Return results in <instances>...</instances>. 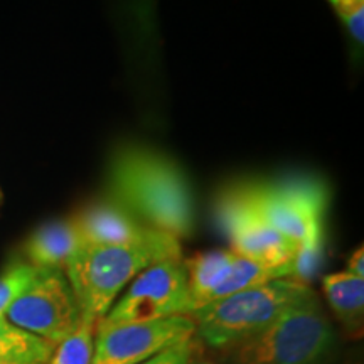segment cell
Masks as SVG:
<instances>
[{
    "mask_svg": "<svg viewBox=\"0 0 364 364\" xmlns=\"http://www.w3.org/2000/svg\"><path fill=\"white\" fill-rule=\"evenodd\" d=\"M85 247L78 226L73 218L46 223L24 243L26 262L36 268L63 270L76 253Z\"/></svg>",
    "mask_w": 364,
    "mask_h": 364,
    "instance_id": "obj_11",
    "label": "cell"
},
{
    "mask_svg": "<svg viewBox=\"0 0 364 364\" xmlns=\"http://www.w3.org/2000/svg\"><path fill=\"white\" fill-rule=\"evenodd\" d=\"M38 272L39 268L33 267L29 262L17 260L0 273V317H6L12 304L33 284Z\"/></svg>",
    "mask_w": 364,
    "mask_h": 364,
    "instance_id": "obj_16",
    "label": "cell"
},
{
    "mask_svg": "<svg viewBox=\"0 0 364 364\" xmlns=\"http://www.w3.org/2000/svg\"><path fill=\"white\" fill-rule=\"evenodd\" d=\"M181 257L179 240L156 230L147 238L122 247L85 245L68 263L65 273L81 311L100 321L140 272L157 262Z\"/></svg>",
    "mask_w": 364,
    "mask_h": 364,
    "instance_id": "obj_2",
    "label": "cell"
},
{
    "mask_svg": "<svg viewBox=\"0 0 364 364\" xmlns=\"http://www.w3.org/2000/svg\"><path fill=\"white\" fill-rule=\"evenodd\" d=\"M194 356V338L184 341V343L174 346V348L166 349V351L157 354V356L147 359V361L139 364H189Z\"/></svg>",
    "mask_w": 364,
    "mask_h": 364,
    "instance_id": "obj_18",
    "label": "cell"
},
{
    "mask_svg": "<svg viewBox=\"0 0 364 364\" xmlns=\"http://www.w3.org/2000/svg\"><path fill=\"white\" fill-rule=\"evenodd\" d=\"M322 290L332 312L349 331H361L364 314V279L349 272L322 279Z\"/></svg>",
    "mask_w": 364,
    "mask_h": 364,
    "instance_id": "obj_13",
    "label": "cell"
},
{
    "mask_svg": "<svg viewBox=\"0 0 364 364\" xmlns=\"http://www.w3.org/2000/svg\"><path fill=\"white\" fill-rule=\"evenodd\" d=\"M235 257L236 253L231 250H215L198 253L184 260L188 272L191 314L211 302L213 295L230 273Z\"/></svg>",
    "mask_w": 364,
    "mask_h": 364,
    "instance_id": "obj_12",
    "label": "cell"
},
{
    "mask_svg": "<svg viewBox=\"0 0 364 364\" xmlns=\"http://www.w3.org/2000/svg\"><path fill=\"white\" fill-rule=\"evenodd\" d=\"M316 297L311 285L277 279L208 304L191 314L196 334L209 348L226 349L268 329L294 307Z\"/></svg>",
    "mask_w": 364,
    "mask_h": 364,
    "instance_id": "obj_3",
    "label": "cell"
},
{
    "mask_svg": "<svg viewBox=\"0 0 364 364\" xmlns=\"http://www.w3.org/2000/svg\"><path fill=\"white\" fill-rule=\"evenodd\" d=\"M189 364H216V363H211V361H191Z\"/></svg>",
    "mask_w": 364,
    "mask_h": 364,
    "instance_id": "obj_20",
    "label": "cell"
},
{
    "mask_svg": "<svg viewBox=\"0 0 364 364\" xmlns=\"http://www.w3.org/2000/svg\"><path fill=\"white\" fill-rule=\"evenodd\" d=\"M54 351V344L16 327L0 317V363H46Z\"/></svg>",
    "mask_w": 364,
    "mask_h": 364,
    "instance_id": "obj_14",
    "label": "cell"
},
{
    "mask_svg": "<svg viewBox=\"0 0 364 364\" xmlns=\"http://www.w3.org/2000/svg\"><path fill=\"white\" fill-rule=\"evenodd\" d=\"M349 273H353V275L356 277H361L364 279V252H363V247H359L356 252L351 255V258H349L348 262V270Z\"/></svg>",
    "mask_w": 364,
    "mask_h": 364,
    "instance_id": "obj_19",
    "label": "cell"
},
{
    "mask_svg": "<svg viewBox=\"0 0 364 364\" xmlns=\"http://www.w3.org/2000/svg\"><path fill=\"white\" fill-rule=\"evenodd\" d=\"M196 324L191 316H172L97 329L91 364L144 363L166 349L193 339Z\"/></svg>",
    "mask_w": 364,
    "mask_h": 364,
    "instance_id": "obj_9",
    "label": "cell"
},
{
    "mask_svg": "<svg viewBox=\"0 0 364 364\" xmlns=\"http://www.w3.org/2000/svg\"><path fill=\"white\" fill-rule=\"evenodd\" d=\"M172 316H191L188 272L182 257L167 258L140 272L97 322V329Z\"/></svg>",
    "mask_w": 364,
    "mask_h": 364,
    "instance_id": "obj_5",
    "label": "cell"
},
{
    "mask_svg": "<svg viewBox=\"0 0 364 364\" xmlns=\"http://www.w3.org/2000/svg\"><path fill=\"white\" fill-rule=\"evenodd\" d=\"M334 346V331L316 295L223 351L226 364H327Z\"/></svg>",
    "mask_w": 364,
    "mask_h": 364,
    "instance_id": "obj_4",
    "label": "cell"
},
{
    "mask_svg": "<svg viewBox=\"0 0 364 364\" xmlns=\"http://www.w3.org/2000/svg\"><path fill=\"white\" fill-rule=\"evenodd\" d=\"M85 245L91 247H122L152 235L154 228L144 225L139 218L112 201L110 198L86 206L73 218Z\"/></svg>",
    "mask_w": 364,
    "mask_h": 364,
    "instance_id": "obj_10",
    "label": "cell"
},
{
    "mask_svg": "<svg viewBox=\"0 0 364 364\" xmlns=\"http://www.w3.org/2000/svg\"><path fill=\"white\" fill-rule=\"evenodd\" d=\"M2 198H4V194H2V191H0V203H2Z\"/></svg>",
    "mask_w": 364,
    "mask_h": 364,
    "instance_id": "obj_22",
    "label": "cell"
},
{
    "mask_svg": "<svg viewBox=\"0 0 364 364\" xmlns=\"http://www.w3.org/2000/svg\"><path fill=\"white\" fill-rule=\"evenodd\" d=\"M341 21L359 44L364 43V0H329Z\"/></svg>",
    "mask_w": 364,
    "mask_h": 364,
    "instance_id": "obj_17",
    "label": "cell"
},
{
    "mask_svg": "<svg viewBox=\"0 0 364 364\" xmlns=\"http://www.w3.org/2000/svg\"><path fill=\"white\" fill-rule=\"evenodd\" d=\"M218 221L238 257L270 268H292L297 245L273 230L257 211L247 186L228 191L218 203Z\"/></svg>",
    "mask_w": 364,
    "mask_h": 364,
    "instance_id": "obj_7",
    "label": "cell"
},
{
    "mask_svg": "<svg viewBox=\"0 0 364 364\" xmlns=\"http://www.w3.org/2000/svg\"><path fill=\"white\" fill-rule=\"evenodd\" d=\"M0 364H46V363H0Z\"/></svg>",
    "mask_w": 364,
    "mask_h": 364,
    "instance_id": "obj_21",
    "label": "cell"
},
{
    "mask_svg": "<svg viewBox=\"0 0 364 364\" xmlns=\"http://www.w3.org/2000/svg\"><path fill=\"white\" fill-rule=\"evenodd\" d=\"M81 317L83 311L66 273L54 268H39L33 284L6 314L11 324L54 346L78 327Z\"/></svg>",
    "mask_w": 364,
    "mask_h": 364,
    "instance_id": "obj_6",
    "label": "cell"
},
{
    "mask_svg": "<svg viewBox=\"0 0 364 364\" xmlns=\"http://www.w3.org/2000/svg\"><path fill=\"white\" fill-rule=\"evenodd\" d=\"M268 225L297 245L324 243L326 194L317 184H247Z\"/></svg>",
    "mask_w": 364,
    "mask_h": 364,
    "instance_id": "obj_8",
    "label": "cell"
},
{
    "mask_svg": "<svg viewBox=\"0 0 364 364\" xmlns=\"http://www.w3.org/2000/svg\"><path fill=\"white\" fill-rule=\"evenodd\" d=\"M108 194L144 225L181 240L194 230V201L179 166L156 150L127 145L108 171Z\"/></svg>",
    "mask_w": 364,
    "mask_h": 364,
    "instance_id": "obj_1",
    "label": "cell"
},
{
    "mask_svg": "<svg viewBox=\"0 0 364 364\" xmlns=\"http://www.w3.org/2000/svg\"><path fill=\"white\" fill-rule=\"evenodd\" d=\"M97 318L83 314L81 322L75 331L54 346V351L48 364H91L95 354V336H97Z\"/></svg>",
    "mask_w": 364,
    "mask_h": 364,
    "instance_id": "obj_15",
    "label": "cell"
}]
</instances>
